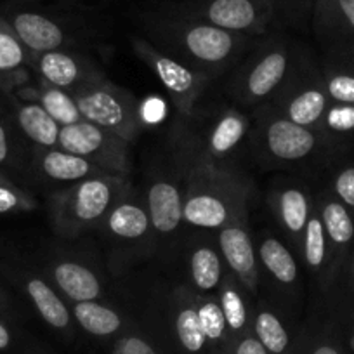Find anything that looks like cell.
I'll return each mask as SVG.
<instances>
[{
    "instance_id": "1f68e13d",
    "label": "cell",
    "mask_w": 354,
    "mask_h": 354,
    "mask_svg": "<svg viewBox=\"0 0 354 354\" xmlns=\"http://www.w3.org/2000/svg\"><path fill=\"white\" fill-rule=\"evenodd\" d=\"M302 262H304L306 270L315 277L316 280L326 278V268H328V243H326L325 227H323L322 217H319L318 209H313L309 216L308 226H306L304 236H302L301 245Z\"/></svg>"
},
{
    "instance_id": "4dcf8cb0",
    "label": "cell",
    "mask_w": 354,
    "mask_h": 354,
    "mask_svg": "<svg viewBox=\"0 0 354 354\" xmlns=\"http://www.w3.org/2000/svg\"><path fill=\"white\" fill-rule=\"evenodd\" d=\"M196 311H198L200 325H202L205 339L209 342L212 354H227L233 344L230 332H227L226 319L221 309L217 295H200L195 294Z\"/></svg>"
},
{
    "instance_id": "7a4b0ae2",
    "label": "cell",
    "mask_w": 354,
    "mask_h": 354,
    "mask_svg": "<svg viewBox=\"0 0 354 354\" xmlns=\"http://www.w3.org/2000/svg\"><path fill=\"white\" fill-rule=\"evenodd\" d=\"M252 122L234 106L198 110L179 117L172 132V156L183 169L192 167H233L231 160L250 136Z\"/></svg>"
},
{
    "instance_id": "74e56055",
    "label": "cell",
    "mask_w": 354,
    "mask_h": 354,
    "mask_svg": "<svg viewBox=\"0 0 354 354\" xmlns=\"http://www.w3.org/2000/svg\"><path fill=\"white\" fill-rule=\"evenodd\" d=\"M354 131V104H335L328 106L318 132L328 134H349Z\"/></svg>"
},
{
    "instance_id": "603a6c76",
    "label": "cell",
    "mask_w": 354,
    "mask_h": 354,
    "mask_svg": "<svg viewBox=\"0 0 354 354\" xmlns=\"http://www.w3.org/2000/svg\"><path fill=\"white\" fill-rule=\"evenodd\" d=\"M311 21L316 39L330 53L354 46V0H316Z\"/></svg>"
},
{
    "instance_id": "7402d4cb",
    "label": "cell",
    "mask_w": 354,
    "mask_h": 354,
    "mask_svg": "<svg viewBox=\"0 0 354 354\" xmlns=\"http://www.w3.org/2000/svg\"><path fill=\"white\" fill-rule=\"evenodd\" d=\"M268 205L292 250L299 254L309 216L315 209L308 189L295 183H281L270 192Z\"/></svg>"
},
{
    "instance_id": "bcb514c9",
    "label": "cell",
    "mask_w": 354,
    "mask_h": 354,
    "mask_svg": "<svg viewBox=\"0 0 354 354\" xmlns=\"http://www.w3.org/2000/svg\"><path fill=\"white\" fill-rule=\"evenodd\" d=\"M353 281H354V261H353Z\"/></svg>"
},
{
    "instance_id": "5bb4252c",
    "label": "cell",
    "mask_w": 354,
    "mask_h": 354,
    "mask_svg": "<svg viewBox=\"0 0 354 354\" xmlns=\"http://www.w3.org/2000/svg\"><path fill=\"white\" fill-rule=\"evenodd\" d=\"M0 15L11 25L32 56L64 47L80 49L82 39L75 32V26L59 16L28 8L21 2L4 6L0 9Z\"/></svg>"
},
{
    "instance_id": "52a82bcc",
    "label": "cell",
    "mask_w": 354,
    "mask_h": 354,
    "mask_svg": "<svg viewBox=\"0 0 354 354\" xmlns=\"http://www.w3.org/2000/svg\"><path fill=\"white\" fill-rule=\"evenodd\" d=\"M96 231L110 247L108 261L113 273L129 270L141 259L155 257V236L145 195L132 186L113 203Z\"/></svg>"
},
{
    "instance_id": "60d3db41",
    "label": "cell",
    "mask_w": 354,
    "mask_h": 354,
    "mask_svg": "<svg viewBox=\"0 0 354 354\" xmlns=\"http://www.w3.org/2000/svg\"><path fill=\"white\" fill-rule=\"evenodd\" d=\"M16 149L15 141H12L11 125L0 120V167L9 165L15 160Z\"/></svg>"
},
{
    "instance_id": "3957f363",
    "label": "cell",
    "mask_w": 354,
    "mask_h": 354,
    "mask_svg": "<svg viewBox=\"0 0 354 354\" xmlns=\"http://www.w3.org/2000/svg\"><path fill=\"white\" fill-rule=\"evenodd\" d=\"M252 186L233 167L185 170V223L189 231L216 233L248 214Z\"/></svg>"
},
{
    "instance_id": "b9f144b4",
    "label": "cell",
    "mask_w": 354,
    "mask_h": 354,
    "mask_svg": "<svg viewBox=\"0 0 354 354\" xmlns=\"http://www.w3.org/2000/svg\"><path fill=\"white\" fill-rule=\"evenodd\" d=\"M12 346H15V335H12L11 326L0 318V353L9 351Z\"/></svg>"
},
{
    "instance_id": "d4e9b609",
    "label": "cell",
    "mask_w": 354,
    "mask_h": 354,
    "mask_svg": "<svg viewBox=\"0 0 354 354\" xmlns=\"http://www.w3.org/2000/svg\"><path fill=\"white\" fill-rule=\"evenodd\" d=\"M78 330L100 342H111L132 323L134 316L104 301H85L70 304Z\"/></svg>"
},
{
    "instance_id": "44dd1931",
    "label": "cell",
    "mask_w": 354,
    "mask_h": 354,
    "mask_svg": "<svg viewBox=\"0 0 354 354\" xmlns=\"http://www.w3.org/2000/svg\"><path fill=\"white\" fill-rule=\"evenodd\" d=\"M16 278L19 280V287L32 302L40 319L61 339L71 342L77 335V325L73 322L66 299L56 290V287L47 280V277H42V274L25 270L18 271Z\"/></svg>"
},
{
    "instance_id": "ac0fdd59",
    "label": "cell",
    "mask_w": 354,
    "mask_h": 354,
    "mask_svg": "<svg viewBox=\"0 0 354 354\" xmlns=\"http://www.w3.org/2000/svg\"><path fill=\"white\" fill-rule=\"evenodd\" d=\"M181 255L186 287L200 295L216 294L227 273L216 233L189 231L183 245Z\"/></svg>"
},
{
    "instance_id": "5b68a950",
    "label": "cell",
    "mask_w": 354,
    "mask_h": 354,
    "mask_svg": "<svg viewBox=\"0 0 354 354\" xmlns=\"http://www.w3.org/2000/svg\"><path fill=\"white\" fill-rule=\"evenodd\" d=\"M299 54L283 37H257L248 53L233 68L226 88L231 100L243 108L264 106L290 75Z\"/></svg>"
},
{
    "instance_id": "e0dca14e",
    "label": "cell",
    "mask_w": 354,
    "mask_h": 354,
    "mask_svg": "<svg viewBox=\"0 0 354 354\" xmlns=\"http://www.w3.org/2000/svg\"><path fill=\"white\" fill-rule=\"evenodd\" d=\"M32 70H35L40 80L68 93L108 78L103 68L78 47H64L33 56Z\"/></svg>"
},
{
    "instance_id": "83f0119b",
    "label": "cell",
    "mask_w": 354,
    "mask_h": 354,
    "mask_svg": "<svg viewBox=\"0 0 354 354\" xmlns=\"http://www.w3.org/2000/svg\"><path fill=\"white\" fill-rule=\"evenodd\" d=\"M15 122L23 138L35 148H59L61 125L39 103L18 97L15 101Z\"/></svg>"
},
{
    "instance_id": "f1b7e54d",
    "label": "cell",
    "mask_w": 354,
    "mask_h": 354,
    "mask_svg": "<svg viewBox=\"0 0 354 354\" xmlns=\"http://www.w3.org/2000/svg\"><path fill=\"white\" fill-rule=\"evenodd\" d=\"M15 93L19 100L39 103L61 127H68V125L78 124V122L84 120L71 93H68L64 88L54 87V85L47 84L40 78L35 87L21 85L19 88H16Z\"/></svg>"
},
{
    "instance_id": "ee69618b",
    "label": "cell",
    "mask_w": 354,
    "mask_h": 354,
    "mask_svg": "<svg viewBox=\"0 0 354 354\" xmlns=\"http://www.w3.org/2000/svg\"><path fill=\"white\" fill-rule=\"evenodd\" d=\"M0 183H12V179L8 176V174H4L2 170H0Z\"/></svg>"
},
{
    "instance_id": "8992f818",
    "label": "cell",
    "mask_w": 354,
    "mask_h": 354,
    "mask_svg": "<svg viewBox=\"0 0 354 354\" xmlns=\"http://www.w3.org/2000/svg\"><path fill=\"white\" fill-rule=\"evenodd\" d=\"M155 236V257L169 262L181 254L189 234L185 223V169L172 163L156 165L146 176L145 192Z\"/></svg>"
},
{
    "instance_id": "7bdbcfd3",
    "label": "cell",
    "mask_w": 354,
    "mask_h": 354,
    "mask_svg": "<svg viewBox=\"0 0 354 354\" xmlns=\"http://www.w3.org/2000/svg\"><path fill=\"white\" fill-rule=\"evenodd\" d=\"M9 308H11V302H9L8 292L0 287V313H8Z\"/></svg>"
},
{
    "instance_id": "f546056e",
    "label": "cell",
    "mask_w": 354,
    "mask_h": 354,
    "mask_svg": "<svg viewBox=\"0 0 354 354\" xmlns=\"http://www.w3.org/2000/svg\"><path fill=\"white\" fill-rule=\"evenodd\" d=\"M328 243V266L333 254L346 250L354 238V221L349 209L337 198H323L316 205Z\"/></svg>"
},
{
    "instance_id": "ba28073f",
    "label": "cell",
    "mask_w": 354,
    "mask_h": 354,
    "mask_svg": "<svg viewBox=\"0 0 354 354\" xmlns=\"http://www.w3.org/2000/svg\"><path fill=\"white\" fill-rule=\"evenodd\" d=\"M252 145L259 158L274 167H295L308 162L319 149V132L288 122L268 108L255 110Z\"/></svg>"
},
{
    "instance_id": "4316f807",
    "label": "cell",
    "mask_w": 354,
    "mask_h": 354,
    "mask_svg": "<svg viewBox=\"0 0 354 354\" xmlns=\"http://www.w3.org/2000/svg\"><path fill=\"white\" fill-rule=\"evenodd\" d=\"M216 295L221 309H223L231 339L234 340L245 333L252 332L255 299L245 290L243 285L236 280L233 273L227 271Z\"/></svg>"
},
{
    "instance_id": "30bf717a",
    "label": "cell",
    "mask_w": 354,
    "mask_h": 354,
    "mask_svg": "<svg viewBox=\"0 0 354 354\" xmlns=\"http://www.w3.org/2000/svg\"><path fill=\"white\" fill-rule=\"evenodd\" d=\"M84 120L96 124L127 142L136 141L142 131L141 108L134 94L115 85L110 78L85 85L71 93Z\"/></svg>"
},
{
    "instance_id": "ffe728a7",
    "label": "cell",
    "mask_w": 354,
    "mask_h": 354,
    "mask_svg": "<svg viewBox=\"0 0 354 354\" xmlns=\"http://www.w3.org/2000/svg\"><path fill=\"white\" fill-rule=\"evenodd\" d=\"M46 277L56 290L66 299L68 304L85 301H103L104 281L93 262L78 255H50L46 266Z\"/></svg>"
},
{
    "instance_id": "4fadbf2b",
    "label": "cell",
    "mask_w": 354,
    "mask_h": 354,
    "mask_svg": "<svg viewBox=\"0 0 354 354\" xmlns=\"http://www.w3.org/2000/svg\"><path fill=\"white\" fill-rule=\"evenodd\" d=\"M328 101L325 87H323V78L315 77L308 70V66L301 64L297 57L280 91L274 94L270 103H266L261 108H268L301 127L318 131L330 106Z\"/></svg>"
},
{
    "instance_id": "ab89813d",
    "label": "cell",
    "mask_w": 354,
    "mask_h": 354,
    "mask_svg": "<svg viewBox=\"0 0 354 354\" xmlns=\"http://www.w3.org/2000/svg\"><path fill=\"white\" fill-rule=\"evenodd\" d=\"M227 354H268V351L264 349V346L259 342L254 333L248 332L233 340Z\"/></svg>"
},
{
    "instance_id": "d6a6232c",
    "label": "cell",
    "mask_w": 354,
    "mask_h": 354,
    "mask_svg": "<svg viewBox=\"0 0 354 354\" xmlns=\"http://www.w3.org/2000/svg\"><path fill=\"white\" fill-rule=\"evenodd\" d=\"M110 354H170L162 340L142 319H132L131 325L111 342Z\"/></svg>"
},
{
    "instance_id": "d6986e66",
    "label": "cell",
    "mask_w": 354,
    "mask_h": 354,
    "mask_svg": "<svg viewBox=\"0 0 354 354\" xmlns=\"http://www.w3.org/2000/svg\"><path fill=\"white\" fill-rule=\"evenodd\" d=\"M216 238L227 271L236 277L252 297L257 299L261 288V270L248 214L216 231Z\"/></svg>"
},
{
    "instance_id": "8fae6325",
    "label": "cell",
    "mask_w": 354,
    "mask_h": 354,
    "mask_svg": "<svg viewBox=\"0 0 354 354\" xmlns=\"http://www.w3.org/2000/svg\"><path fill=\"white\" fill-rule=\"evenodd\" d=\"M131 47L132 53L155 73L160 84L163 85L179 117L193 113L200 97L216 80L210 75L162 53L141 35L131 37Z\"/></svg>"
},
{
    "instance_id": "836d02e7",
    "label": "cell",
    "mask_w": 354,
    "mask_h": 354,
    "mask_svg": "<svg viewBox=\"0 0 354 354\" xmlns=\"http://www.w3.org/2000/svg\"><path fill=\"white\" fill-rule=\"evenodd\" d=\"M295 354H346L344 346L328 326L304 323L299 332Z\"/></svg>"
},
{
    "instance_id": "6da1fadb",
    "label": "cell",
    "mask_w": 354,
    "mask_h": 354,
    "mask_svg": "<svg viewBox=\"0 0 354 354\" xmlns=\"http://www.w3.org/2000/svg\"><path fill=\"white\" fill-rule=\"evenodd\" d=\"M139 28L149 44L217 80L233 71L257 37L231 33L189 15L181 6L146 11Z\"/></svg>"
},
{
    "instance_id": "7c38bea8",
    "label": "cell",
    "mask_w": 354,
    "mask_h": 354,
    "mask_svg": "<svg viewBox=\"0 0 354 354\" xmlns=\"http://www.w3.org/2000/svg\"><path fill=\"white\" fill-rule=\"evenodd\" d=\"M59 148L88 160L110 176L129 177L132 172L131 142L87 120L61 127Z\"/></svg>"
},
{
    "instance_id": "9a60e30c",
    "label": "cell",
    "mask_w": 354,
    "mask_h": 354,
    "mask_svg": "<svg viewBox=\"0 0 354 354\" xmlns=\"http://www.w3.org/2000/svg\"><path fill=\"white\" fill-rule=\"evenodd\" d=\"M185 11L231 33L262 37L274 23L268 0H186Z\"/></svg>"
},
{
    "instance_id": "cb8c5ba5",
    "label": "cell",
    "mask_w": 354,
    "mask_h": 354,
    "mask_svg": "<svg viewBox=\"0 0 354 354\" xmlns=\"http://www.w3.org/2000/svg\"><path fill=\"white\" fill-rule=\"evenodd\" d=\"M30 167H32L37 179L42 183L73 185V183L84 181L88 177L110 176V174L97 169L88 160L64 151L61 148H35L32 153Z\"/></svg>"
},
{
    "instance_id": "f35d334b",
    "label": "cell",
    "mask_w": 354,
    "mask_h": 354,
    "mask_svg": "<svg viewBox=\"0 0 354 354\" xmlns=\"http://www.w3.org/2000/svg\"><path fill=\"white\" fill-rule=\"evenodd\" d=\"M333 195L347 209H354V167H346L333 179Z\"/></svg>"
},
{
    "instance_id": "2e32d148",
    "label": "cell",
    "mask_w": 354,
    "mask_h": 354,
    "mask_svg": "<svg viewBox=\"0 0 354 354\" xmlns=\"http://www.w3.org/2000/svg\"><path fill=\"white\" fill-rule=\"evenodd\" d=\"M257 250L261 285L266 283L283 309L290 313L301 297V270L295 252L271 231H261L254 238Z\"/></svg>"
},
{
    "instance_id": "d590c367",
    "label": "cell",
    "mask_w": 354,
    "mask_h": 354,
    "mask_svg": "<svg viewBox=\"0 0 354 354\" xmlns=\"http://www.w3.org/2000/svg\"><path fill=\"white\" fill-rule=\"evenodd\" d=\"M37 200L26 189L15 183H0V214L30 212L37 209Z\"/></svg>"
},
{
    "instance_id": "e575fe53",
    "label": "cell",
    "mask_w": 354,
    "mask_h": 354,
    "mask_svg": "<svg viewBox=\"0 0 354 354\" xmlns=\"http://www.w3.org/2000/svg\"><path fill=\"white\" fill-rule=\"evenodd\" d=\"M273 8L274 21L297 26L311 16L316 0H268Z\"/></svg>"
},
{
    "instance_id": "277c9868",
    "label": "cell",
    "mask_w": 354,
    "mask_h": 354,
    "mask_svg": "<svg viewBox=\"0 0 354 354\" xmlns=\"http://www.w3.org/2000/svg\"><path fill=\"white\" fill-rule=\"evenodd\" d=\"M129 188V177L100 176L56 189L47 207L53 231L63 240H77L88 231H96Z\"/></svg>"
},
{
    "instance_id": "f6af8a7d",
    "label": "cell",
    "mask_w": 354,
    "mask_h": 354,
    "mask_svg": "<svg viewBox=\"0 0 354 354\" xmlns=\"http://www.w3.org/2000/svg\"><path fill=\"white\" fill-rule=\"evenodd\" d=\"M351 347L354 349V333H353V337H351Z\"/></svg>"
},
{
    "instance_id": "9c48e42d",
    "label": "cell",
    "mask_w": 354,
    "mask_h": 354,
    "mask_svg": "<svg viewBox=\"0 0 354 354\" xmlns=\"http://www.w3.org/2000/svg\"><path fill=\"white\" fill-rule=\"evenodd\" d=\"M153 318L145 322L170 354H212L200 325L195 292L176 285L158 301Z\"/></svg>"
},
{
    "instance_id": "484cf974",
    "label": "cell",
    "mask_w": 354,
    "mask_h": 354,
    "mask_svg": "<svg viewBox=\"0 0 354 354\" xmlns=\"http://www.w3.org/2000/svg\"><path fill=\"white\" fill-rule=\"evenodd\" d=\"M33 56L0 15V91L12 94L28 82Z\"/></svg>"
},
{
    "instance_id": "8d00e7d4",
    "label": "cell",
    "mask_w": 354,
    "mask_h": 354,
    "mask_svg": "<svg viewBox=\"0 0 354 354\" xmlns=\"http://www.w3.org/2000/svg\"><path fill=\"white\" fill-rule=\"evenodd\" d=\"M323 87L328 100L335 104H354V75L328 71L323 77Z\"/></svg>"
}]
</instances>
